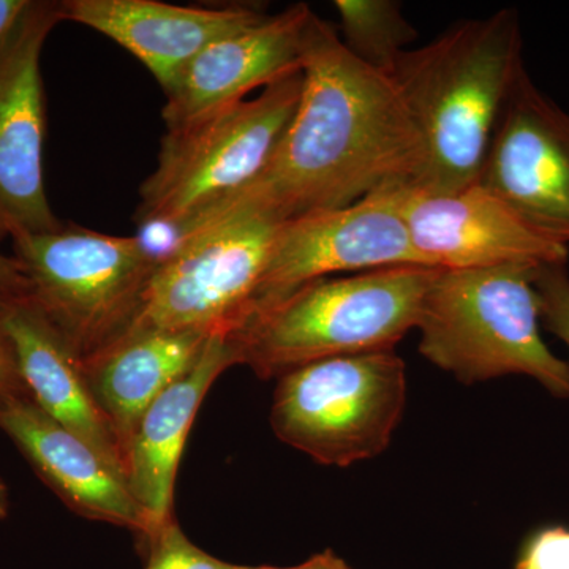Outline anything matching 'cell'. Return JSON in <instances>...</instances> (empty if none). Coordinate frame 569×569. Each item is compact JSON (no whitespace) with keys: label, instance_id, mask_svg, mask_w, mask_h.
<instances>
[{"label":"cell","instance_id":"18","mask_svg":"<svg viewBox=\"0 0 569 569\" xmlns=\"http://www.w3.org/2000/svg\"><path fill=\"white\" fill-rule=\"evenodd\" d=\"M211 336L192 329L129 332L82 361L97 403L121 445L123 462L146 408L192 367Z\"/></svg>","mask_w":569,"mask_h":569},{"label":"cell","instance_id":"14","mask_svg":"<svg viewBox=\"0 0 569 569\" xmlns=\"http://www.w3.org/2000/svg\"><path fill=\"white\" fill-rule=\"evenodd\" d=\"M0 429L71 511L132 530L142 541L151 537L152 520L121 471L48 417L31 397H11L0 403Z\"/></svg>","mask_w":569,"mask_h":569},{"label":"cell","instance_id":"23","mask_svg":"<svg viewBox=\"0 0 569 569\" xmlns=\"http://www.w3.org/2000/svg\"><path fill=\"white\" fill-rule=\"evenodd\" d=\"M9 238L3 224L0 223V305L21 301L29 298V283L22 274L20 264L2 250L3 239Z\"/></svg>","mask_w":569,"mask_h":569},{"label":"cell","instance_id":"17","mask_svg":"<svg viewBox=\"0 0 569 569\" xmlns=\"http://www.w3.org/2000/svg\"><path fill=\"white\" fill-rule=\"evenodd\" d=\"M234 365L239 353L233 339L209 337L192 367L146 408L134 429L126 452V479L153 531L174 518L176 477L193 419L213 381Z\"/></svg>","mask_w":569,"mask_h":569},{"label":"cell","instance_id":"7","mask_svg":"<svg viewBox=\"0 0 569 569\" xmlns=\"http://www.w3.org/2000/svg\"><path fill=\"white\" fill-rule=\"evenodd\" d=\"M407 403V366L395 350L336 356L279 378L271 410L277 438L328 467L377 458Z\"/></svg>","mask_w":569,"mask_h":569},{"label":"cell","instance_id":"4","mask_svg":"<svg viewBox=\"0 0 569 569\" xmlns=\"http://www.w3.org/2000/svg\"><path fill=\"white\" fill-rule=\"evenodd\" d=\"M537 269H440L422 299L419 353L466 385L526 376L569 400V365L539 331Z\"/></svg>","mask_w":569,"mask_h":569},{"label":"cell","instance_id":"25","mask_svg":"<svg viewBox=\"0 0 569 569\" xmlns=\"http://www.w3.org/2000/svg\"><path fill=\"white\" fill-rule=\"evenodd\" d=\"M238 569H353L347 563L342 557L337 556L335 550L326 549L323 552L316 553L310 557L305 563L296 565L290 568H276V567H242L238 565Z\"/></svg>","mask_w":569,"mask_h":569},{"label":"cell","instance_id":"8","mask_svg":"<svg viewBox=\"0 0 569 569\" xmlns=\"http://www.w3.org/2000/svg\"><path fill=\"white\" fill-rule=\"evenodd\" d=\"M279 224L258 216L228 217L186 236L153 272L126 335H236L249 318Z\"/></svg>","mask_w":569,"mask_h":569},{"label":"cell","instance_id":"6","mask_svg":"<svg viewBox=\"0 0 569 569\" xmlns=\"http://www.w3.org/2000/svg\"><path fill=\"white\" fill-rule=\"evenodd\" d=\"M11 242L29 299L82 361L126 335L157 269L137 236L97 233L77 224L14 236Z\"/></svg>","mask_w":569,"mask_h":569},{"label":"cell","instance_id":"3","mask_svg":"<svg viewBox=\"0 0 569 569\" xmlns=\"http://www.w3.org/2000/svg\"><path fill=\"white\" fill-rule=\"evenodd\" d=\"M438 271L400 266L302 284L230 336L239 365L269 380L321 359L395 350L417 329Z\"/></svg>","mask_w":569,"mask_h":569},{"label":"cell","instance_id":"26","mask_svg":"<svg viewBox=\"0 0 569 569\" xmlns=\"http://www.w3.org/2000/svg\"><path fill=\"white\" fill-rule=\"evenodd\" d=\"M29 0H0V41L6 39L7 33L17 24Z\"/></svg>","mask_w":569,"mask_h":569},{"label":"cell","instance_id":"10","mask_svg":"<svg viewBox=\"0 0 569 569\" xmlns=\"http://www.w3.org/2000/svg\"><path fill=\"white\" fill-rule=\"evenodd\" d=\"M62 2L29 0L0 41V223L9 238L62 228L44 190L47 104L40 56Z\"/></svg>","mask_w":569,"mask_h":569},{"label":"cell","instance_id":"19","mask_svg":"<svg viewBox=\"0 0 569 569\" xmlns=\"http://www.w3.org/2000/svg\"><path fill=\"white\" fill-rule=\"evenodd\" d=\"M340 40L359 62L391 74L418 31L406 20L396 0H336Z\"/></svg>","mask_w":569,"mask_h":569},{"label":"cell","instance_id":"15","mask_svg":"<svg viewBox=\"0 0 569 569\" xmlns=\"http://www.w3.org/2000/svg\"><path fill=\"white\" fill-rule=\"evenodd\" d=\"M268 17L252 6L219 9L157 0H66L63 21L103 33L144 63L162 89L212 41Z\"/></svg>","mask_w":569,"mask_h":569},{"label":"cell","instance_id":"21","mask_svg":"<svg viewBox=\"0 0 569 569\" xmlns=\"http://www.w3.org/2000/svg\"><path fill=\"white\" fill-rule=\"evenodd\" d=\"M535 288L541 321L569 348V274L567 264L538 266Z\"/></svg>","mask_w":569,"mask_h":569},{"label":"cell","instance_id":"27","mask_svg":"<svg viewBox=\"0 0 569 569\" xmlns=\"http://www.w3.org/2000/svg\"><path fill=\"white\" fill-rule=\"evenodd\" d=\"M10 511V496L9 488L6 482L0 478V520L6 519Z\"/></svg>","mask_w":569,"mask_h":569},{"label":"cell","instance_id":"1","mask_svg":"<svg viewBox=\"0 0 569 569\" xmlns=\"http://www.w3.org/2000/svg\"><path fill=\"white\" fill-rule=\"evenodd\" d=\"M302 92L271 160L254 181L197 219L176 241L228 217L287 222L346 208L389 186L421 182L425 144L399 89L343 47L336 26L312 13L302 44Z\"/></svg>","mask_w":569,"mask_h":569},{"label":"cell","instance_id":"13","mask_svg":"<svg viewBox=\"0 0 569 569\" xmlns=\"http://www.w3.org/2000/svg\"><path fill=\"white\" fill-rule=\"evenodd\" d=\"M312 13L307 3L288 7L282 13L212 41L194 56L163 91L167 132L241 103L254 89L268 88L301 70L302 44Z\"/></svg>","mask_w":569,"mask_h":569},{"label":"cell","instance_id":"12","mask_svg":"<svg viewBox=\"0 0 569 569\" xmlns=\"http://www.w3.org/2000/svg\"><path fill=\"white\" fill-rule=\"evenodd\" d=\"M402 213L415 249L432 269L568 261V246L539 234L479 182L449 193L408 187Z\"/></svg>","mask_w":569,"mask_h":569},{"label":"cell","instance_id":"16","mask_svg":"<svg viewBox=\"0 0 569 569\" xmlns=\"http://www.w3.org/2000/svg\"><path fill=\"white\" fill-rule=\"evenodd\" d=\"M29 397L126 477L121 445L97 403L81 356L31 299L0 305Z\"/></svg>","mask_w":569,"mask_h":569},{"label":"cell","instance_id":"24","mask_svg":"<svg viewBox=\"0 0 569 569\" xmlns=\"http://www.w3.org/2000/svg\"><path fill=\"white\" fill-rule=\"evenodd\" d=\"M29 396L26 391L20 369H18L17 355L6 328L0 318V403L11 397Z\"/></svg>","mask_w":569,"mask_h":569},{"label":"cell","instance_id":"5","mask_svg":"<svg viewBox=\"0 0 569 569\" xmlns=\"http://www.w3.org/2000/svg\"><path fill=\"white\" fill-rule=\"evenodd\" d=\"M302 81L301 69L253 99L167 132L156 171L140 189L137 223L181 227L246 189L282 140Z\"/></svg>","mask_w":569,"mask_h":569},{"label":"cell","instance_id":"9","mask_svg":"<svg viewBox=\"0 0 569 569\" xmlns=\"http://www.w3.org/2000/svg\"><path fill=\"white\" fill-rule=\"evenodd\" d=\"M408 187L413 186L385 187L346 208L280 223L247 321L313 280L400 266L429 268L403 220Z\"/></svg>","mask_w":569,"mask_h":569},{"label":"cell","instance_id":"22","mask_svg":"<svg viewBox=\"0 0 569 569\" xmlns=\"http://www.w3.org/2000/svg\"><path fill=\"white\" fill-rule=\"evenodd\" d=\"M512 569H569V527H542L520 546Z\"/></svg>","mask_w":569,"mask_h":569},{"label":"cell","instance_id":"11","mask_svg":"<svg viewBox=\"0 0 569 569\" xmlns=\"http://www.w3.org/2000/svg\"><path fill=\"white\" fill-rule=\"evenodd\" d=\"M478 182L539 234L569 246V116L527 70L501 111Z\"/></svg>","mask_w":569,"mask_h":569},{"label":"cell","instance_id":"2","mask_svg":"<svg viewBox=\"0 0 569 569\" xmlns=\"http://www.w3.org/2000/svg\"><path fill=\"white\" fill-rule=\"evenodd\" d=\"M523 70L515 9L460 21L400 56L389 77L425 144L418 189L449 193L478 182L490 138Z\"/></svg>","mask_w":569,"mask_h":569},{"label":"cell","instance_id":"20","mask_svg":"<svg viewBox=\"0 0 569 569\" xmlns=\"http://www.w3.org/2000/svg\"><path fill=\"white\" fill-rule=\"evenodd\" d=\"M148 563L144 569H238V565L216 559L194 546L171 518L146 539Z\"/></svg>","mask_w":569,"mask_h":569}]
</instances>
